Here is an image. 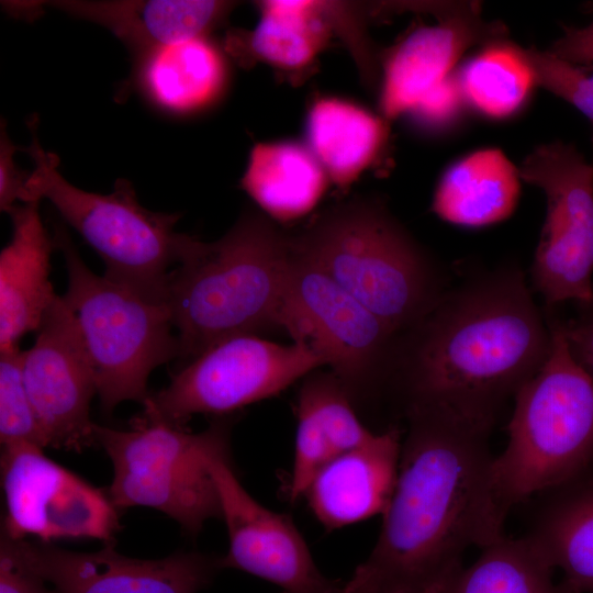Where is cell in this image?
Masks as SVG:
<instances>
[{
	"label": "cell",
	"instance_id": "1",
	"mask_svg": "<svg viewBox=\"0 0 593 593\" xmlns=\"http://www.w3.org/2000/svg\"><path fill=\"white\" fill-rule=\"evenodd\" d=\"M394 491L369 557L343 593H434L472 546L504 536L488 428L421 409L404 417Z\"/></svg>",
	"mask_w": 593,
	"mask_h": 593
},
{
	"label": "cell",
	"instance_id": "2",
	"mask_svg": "<svg viewBox=\"0 0 593 593\" xmlns=\"http://www.w3.org/2000/svg\"><path fill=\"white\" fill-rule=\"evenodd\" d=\"M550 329L519 268L443 294L399 336L387 401L399 417L437 409L493 429L502 406L544 365Z\"/></svg>",
	"mask_w": 593,
	"mask_h": 593
},
{
	"label": "cell",
	"instance_id": "3",
	"mask_svg": "<svg viewBox=\"0 0 593 593\" xmlns=\"http://www.w3.org/2000/svg\"><path fill=\"white\" fill-rule=\"evenodd\" d=\"M291 256V235L256 211L215 242L197 238L165 296L181 366L225 339L281 329Z\"/></svg>",
	"mask_w": 593,
	"mask_h": 593
},
{
	"label": "cell",
	"instance_id": "4",
	"mask_svg": "<svg viewBox=\"0 0 593 593\" xmlns=\"http://www.w3.org/2000/svg\"><path fill=\"white\" fill-rule=\"evenodd\" d=\"M291 244L398 336L443 295L426 254L374 199L332 208Z\"/></svg>",
	"mask_w": 593,
	"mask_h": 593
},
{
	"label": "cell",
	"instance_id": "5",
	"mask_svg": "<svg viewBox=\"0 0 593 593\" xmlns=\"http://www.w3.org/2000/svg\"><path fill=\"white\" fill-rule=\"evenodd\" d=\"M547 322L549 354L515 394L508 441L492 463L495 493L508 512L593 467V377L574 357L564 323Z\"/></svg>",
	"mask_w": 593,
	"mask_h": 593
},
{
	"label": "cell",
	"instance_id": "6",
	"mask_svg": "<svg viewBox=\"0 0 593 593\" xmlns=\"http://www.w3.org/2000/svg\"><path fill=\"white\" fill-rule=\"evenodd\" d=\"M37 124V118L30 120L32 141L23 148L34 161L26 184L29 202L48 200L101 257L104 277L165 303L171 267L183 260L197 239L176 231L181 215L144 208L125 179H118L108 194L71 184L58 170V157L42 147Z\"/></svg>",
	"mask_w": 593,
	"mask_h": 593
},
{
	"label": "cell",
	"instance_id": "7",
	"mask_svg": "<svg viewBox=\"0 0 593 593\" xmlns=\"http://www.w3.org/2000/svg\"><path fill=\"white\" fill-rule=\"evenodd\" d=\"M54 228L67 272L61 298L90 363L102 411L110 414L124 401L143 404L150 393V373L178 357L167 305L91 271L66 228Z\"/></svg>",
	"mask_w": 593,
	"mask_h": 593
},
{
	"label": "cell",
	"instance_id": "8",
	"mask_svg": "<svg viewBox=\"0 0 593 593\" xmlns=\"http://www.w3.org/2000/svg\"><path fill=\"white\" fill-rule=\"evenodd\" d=\"M131 429L94 424L96 444L113 465L107 492L118 510L145 506L175 519L197 537L211 518H222L210 459L230 451L232 419L217 417L190 433L164 423H132Z\"/></svg>",
	"mask_w": 593,
	"mask_h": 593
},
{
	"label": "cell",
	"instance_id": "9",
	"mask_svg": "<svg viewBox=\"0 0 593 593\" xmlns=\"http://www.w3.org/2000/svg\"><path fill=\"white\" fill-rule=\"evenodd\" d=\"M281 329L331 367L357 412L385 401L399 336L293 247Z\"/></svg>",
	"mask_w": 593,
	"mask_h": 593
},
{
	"label": "cell",
	"instance_id": "10",
	"mask_svg": "<svg viewBox=\"0 0 593 593\" xmlns=\"http://www.w3.org/2000/svg\"><path fill=\"white\" fill-rule=\"evenodd\" d=\"M323 366L305 344L282 345L257 335L232 337L181 366L167 387L149 393L132 423L184 428L197 414L225 417L279 394Z\"/></svg>",
	"mask_w": 593,
	"mask_h": 593
},
{
	"label": "cell",
	"instance_id": "11",
	"mask_svg": "<svg viewBox=\"0 0 593 593\" xmlns=\"http://www.w3.org/2000/svg\"><path fill=\"white\" fill-rule=\"evenodd\" d=\"M519 176L547 199L532 270L537 291L548 305H593V165L574 146L553 142L536 147Z\"/></svg>",
	"mask_w": 593,
	"mask_h": 593
},
{
	"label": "cell",
	"instance_id": "12",
	"mask_svg": "<svg viewBox=\"0 0 593 593\" xmlns=\"http://www.w3.org/2000/svg\"><path fill=\"white\" fill-rule=\"evenodd\" d=\"M5 513L2 535L43 542L92 538L114 542L119 510L108 493L47 458L31 443L3 445L0 457Z\"/></svg>",
	"mask_w": 593,
	"mask_h": 593
},
{
	"label": "cell",
	"instance_id": "13",
	"mask_svg": "<svg viewBox=\"0 0 593 593\" xmlns=\"http://www.w3.org/2000/svg\"><path fill=\"white\" fill-rule=\"evenodd\" d=\"M230 454H217L209 462L230 541L221 569L258 577L280 593H343L345 581L321 572L292 518L265 507L245 490Z\"/></svg>",
	"mask_w": 593,
	"mask_h": 593
},
{
	"label": "cell",
	"instance_id": "14",
	"mask_svg": "<svg viewBox=\"0 0 593 593\" xmlns=\"http://www.w3.org/2000/svg\"><path fill=\"white\" fill-rule=\"evenodd\" d=\"M32 347L23 350V378L46 447L81 452L96 444L90 403L94 377L61 295L47 310Z\"/></svg>",
	"mask_w": 593,
	"mask_h": 593
},
{
	"label": "cell",
	"instance_id": "15",
	"mask_svg": "<svg viewBox=\"0 0 593 593\" xmlns=\"http://www.w3.org/2000/svg\"><path fill=\"white\" fill-rule=\"evenodd\" d=\"M1 539L58 593H199L221 571V557L181 550L160 559L124 556L108 542L79 552L49 542Z\"/></svg>",
	"mask_w": 593,
	"mask_h": 593
},
{
	"label": "cell",
	"instance_id": "16",
	"mask_svg": "<svg viewBox=\"0 0 593 593\" xmlns=\"http://www.w3.org/2000/svg\"><path fill=\"white\" fill-rule=\"evenodd\" d=\"M433 12L438 22L411 32L383 61L379 103L387 121L406 115L452 74L468 48L503 41L506 34L502 23L482 19L475 2L438 4Z\"/></svg>",
	"mask_w": 593,
	"mask_h": 593
},
{
	"label": "cell",
	"instance_id": "17",
	"mask_svg": "<svg viewBox=\"0 0 593 593\" xmlns=\"http://www.w3.org/2000/svg\"><path fill=\"white\" fill-rule=\"evenodd\" d=\"M402 432L391 426L328 461L304 497L328 530L383 514L398 478Z\"/></svg>",
	"mask_w": 593,
	"mask_h": 593
},
{
	"label": "cell",
	"instance_id": "18",
	"mask_svg": "<svg viewBox=\"0 0 593 593\" xmlns=\"http://www.w3.org/2000/svg\"><path fill=\"white\" fill-rule=\"evenodd\" d=\"M8 214L12 236L0 253V353L20 348L57 296L49 277L56 245L42 222L40 200L16 204Z\"/></svg>",
	"mask_w": 593,
	"mask_h": 593
},
{
	"label": "cell",
	"instance_id": "19",
	"mask_svg": "<svg viewBox=\"0 0 593 593\" xmlns=\"http://www.w3.org/2000/svg\"><path fill=\"white\" fill-rule=\"evenodd\" d=\"M60 10L109 30L135 57L167 44L209 36L234 8L209 0H57L31 2Z\"/></svg>",
	"mask_w": 593,
	"mask_h": 593
},
{
	"label": "cell",
	"instance_id": "20",
	"mask_svg": "<svg viewBox=\"0 0 593 593\" xmlns=\"http://www.w3.org/2000/svg\"><path fill=\"white\" fill-rule=\"evenodd\" d=\"M134 85L153 108L190 116L214 107L228 83L225 51L209 36L150 49L135 57Z\"/></svg>",
	"mask_w": 593,
	"mask_h": 593
},
{
	"label": "cell",
	"instance_id": "21",
	"mask_svg": "<svg viewBox=\"0 0 593 593\" xmlns=\"http://www.w3.org/2000/svg\"><path fill=\"white\" fill-rule=\"evenodd\" d=\"M525 534L561 569L559 593H593V467L539 493Z\"/></svg>",
	"mask_w": 593,
	"mask_h": 593
},
{
	"label": "cell",
	"instance_id": "22",
	"mask_svg": "<svg viewBox=\"0 0 593 593\" xmlns=\"http://www.w3.org/2000/svg\"><path fill=\"white\" fill-rule=\"evenodd\" d=\"M258 7L256 27L230 32L224 51L243 65L258 59L288 71L310 66L333 31L329 2L279 0Z\"/></svg>",
	"mask_w": 593,
	"mask_h": 593
},
{
	"label": "cell",
	"instance_id": "23",
	"mask_svg": "<svg viewBox=\"0 0 593 593\" xmlns=\"http://www.w3.org/2000/svg\"><path fill=\"white\" fill-rule=\"evenodd\" d=\"M519 170L496 148L474 152L452 164L440 178L433 211L443 220L479 227L512 214L519 195Z\"/></svg>",
	"mask_w": 593,
	"mask_h": 593
},
{
	"label": "cell",
	"instance_id": "24",
	"mask_svg": "<svg viewBox=\"0 0 593 593\" xmlns=\"http://www.w3.org/2000/svg\"><path fill=\"white\" fill-rule=\"evenodd\" d=\"M306 146L337 187L346 188L369 168L388 139L387 120L348 100L313 102L305 121Z\"/></svg>",
	"mask_w": 593,
	"mask_h": 593
},
{
	"label": "cell",
	"instance_id": "25",
	"mask_svg": "<svg viewBox=\"0 0 593 593\" xmlns=\"http://www.w3.org/2000/svg\"><path fill=\"white\" fill-rule=\"evenodd\" d=\"M328 180L306 145L280 141L251 148L240 183L267 216L288 222L315 208Z\"/></svg>",
	"mask_w": 593,
	"mask_h": 593
},
{
	"label": "cell",
	"instance_id": "26",
	"mask_svg": "<svg viewBox=\"0 0 593 593\" xmlns=\"http://www.w3.org/2000/svg\"><path fill=\"white\" fill-rule=\"evenodd\" d=\"M555 568L525 535H505L482 548L479 558L460 568L434 593H559Z\"/></svg>",
	"mask_w": 593,
	"mask_h": 593
},
{
	"label": "cell",
	"instance_id": "27",
	"mask_svg": "<svg viewBox=\"0 0 593 593\" xmlns=\"http://www.w3.org/2000/svg\"><path fill=\"white\" fill-rule=\"evenodd\" d=\"M457 77L465 100L493 119L514 114L536 85L522 47L504 40L485 45Z\"/></svg>",
	"mask_w": 593,
	"mask_h": 593
},
{
	"label": "cell",
	"instance_id": "28",
	"mask_svg": "<svg viewBox=\"0 0 593 593\" xmlns=\"http://www.w3.org/2000/svg\"><path fill=\"white\" fill-rule=\"evenodd\" d=\"M0 441L46 447L24 383L21 348L0 353Z\"/></svg>",
	"mask_w": 593,
	"mask_h": 593
},
{
	"label": "cell",
	"instance_id": "29",
	"mask_svg": "<svg viewBox=\"0 0 593 593\" xmlns=\"http://www.w3.org/2000/svg\"><path fill=\"white\" fill-rule=\"evenodd\" d=\"M535 83L579 110L593 127V67L567 61L547 51L522 48Z\"/></svg>",
	"mask_w": 593,
	"mask_h": 593
},
{
	"label": "cell",
	"instance_id": "30",
	"mask_svg": "<svg viewBox=\"0 0 593 593\" xmlns=\"http://www.w3.org/2000/svg\"><path fill=\"white\" fill-rule=\"evenodd\" d=\"M465 101L458 77L451 74L427 92L406 115L422 130L439 131L456 121Z\"/></svg>",
	"mask_w": 593,
	"mask_h": 593
},
{
	"label": "cell",
	"instance_id": "31",
	"mask_svg": "<svg viewBox=\"0 0 593 593\" xmlns=\"http://www.w3.org/2000/svg\"><path fill=\"white\" fill-rule=\"evenodd\" d=\"M18 146L12 143L1 124L0 136V209L8 213L13 206L29 202L27 180L30 172L21 170L14 160Z\"/></svg>",
	"mask_w": 593,
	"mask_h": 593
},
{
	"label": "cell",
	"instance_id": "32",
	"mask_svg": "<svg viewBox=\"0 0 593 593\" xmlns=\"http://www.w3.org/2000/svg\"><path fill=\"white\" fill-rule=\"evenodd\" d=\"M0 593H58L1 539Z\"/></svg>",
	"mask_w": 593,
	"mask_h": 593
},
{
	"label": "cell",
	"instance_id": "33",
	"mask_svg": "<svg viewBox=\"0 0 593 593\" xmlns=\"http://www.w3.org/2000/svg\"><path fill=\"white\" fill-rule=\"evenodd\" d=\"M548 51L567 61L593 67V21L583 27H564Z\"/></svg>",
	"mask_w": 593,
	"mask_h": 593
},
{
	"label": "cell",
	"instance_id": "34",
	"mask_svg": "<svg viewBox=\"0 0 593 593\" xmlns=\"http://www.w3.org/2000/svg\"><path fill=\"white\" fill-rule=\"evenodd\" d=\"M578 322L564 323L567 338L577 360L593 377V305Z\"/></svg>",
	"mask_w": 593,
	"mask_h": 593
}]
</instances>
